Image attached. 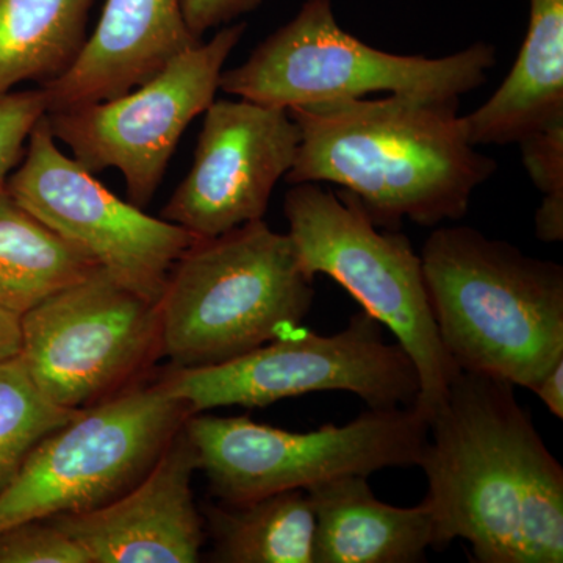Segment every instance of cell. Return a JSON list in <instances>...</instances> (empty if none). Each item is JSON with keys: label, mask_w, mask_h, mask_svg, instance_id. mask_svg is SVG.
<instances>
[{"label": "cell", "mask_w": 563, "mask_h": 563, "mask_svg": "<svg viewBox=\"0 0 563 563\" xmlns=\"http://www.w3.org/2000/svg\"><path fill=\"white\" fill-rule=\"evenodd\" d=\"M515 385L461 372L420 461L435 548L466 540L479 563H562L563 468Z\"/></svg>", "instance_id": "cell-1"}, {"label": "cell", "mask_w": 563, "mask_h": 563, "mask_svg": "<svg viewBox=\"0 0 563 563\" xmlns=\"http://www.w3.org/2000/svg\"><path fill=\"white\" fill-rule=\"evenodd\" d=\"M459 107L421 95L296 107L301 143L285 179L340 185L385 231L461 220L498 163L468 140Z\"/></svg>", "instance_id": "cell-2"}, {"label": "cell", "mask_w": 563, "mask_h": 563, "mask_svg": "<svg viewBox=\"0 0 563 563\" xmlns=\"http://www.w3.org/2000/svg\"><path fill=\"white\" fill-rule=\"evenodd\" d=\"M440 339L461 372L532 390L563 361V268L466 225L420 254Z\"/></svg>", "instance_id": "cell-3"}, {"label": "cell", "mask_w": 563, "mask_h": 563, "mask_svg": "<svg viewBox=\"0 0 563 563\" xmlns=\"http://www.w3.org/2000/svg\"><path fill=\"white\" fill-rule=\"evenodd\" d=\"M313 296L290 236L263 220L198 240L158 301L162 355L176 368L233 361L299 328Z\"/></svg>", "instance_id": "cell-4"}, {"label": "cell", "mask_w": 563, "mask_h": 563, "mask_svg": "<svg viewBox=\"0 0 563 563\" xmlns=\"http://www.w3.org/2000/svg\"><path fill=\"white\" fill-rule=\"evenodd\" d=\"M284 211L307 276L325 274L339 282L412 358L420 379L413 409L431 422L461 369L440 339L421 257L410 240L377 228L351 192L324 190L313 181L292 185Z\"/></svg>", "instance_id": "cell-5"}, {"label": "cell", "mask_w": 563, "mask_h": 563, "mask_svg": "<svg viewBox=\"0 0 563 563\" xmlns=\"http://www.w3.org/2000/svg\"><path fill=\"white\" fill-rule=\"evenodd\" d=\"M495 65L496 47L484 41L440 58L376 49L340 27L332 0H306L246 62L222 70L220 90L285 110L373 92L462 98Z\"/></svg>", "instance_id": "cell-6"}, {"label": "cell", "mask_w": 563, "mask_h": 563, "mask_svg": "<svg viewBox=\"0 0 563 563\" xmlns=\"http://www.w3.org/2000/svg\"><path fill=\"white\" fill-rule=\"evenodd\" d=\"M184 429L198 470L214 496L228 504L307 490L342 476L418 466L429 440V422L413 407L369 409L347 424L310 432L199 413L190 415Z\"/></svg>", "instance_id": "cell-7"}, {"label": "cell", "mask_w": 563, "mask_h": 563, "mask_svg": "<svg viewBox=\"0 0 563 563\" xmlns=\"http://www.w3.org/2000/svg\"><path fill=\"white\" fill-rule=\"evenodd\" d=\"M190 415L161 384L128 388L81 409L33 450L0 495V531L90 512L124 495L150 472Z\"/></svg>", "instance_id": "cell-8"}, {"label": "cell", "mask_w": 563, "mask_h": 563, "mask_svg": "<svg viewBox=\"0 0 563 563\" xmlns=\"http://www.w3.org/2000/svg\"><path fill=\"white\" fill-rule=\"evenodd\" d=\"M158 384L191 415L335 390L354 393L372 409H391L413 407L420 393L412 358L363 310L333 335L296 328L233 361L176 368Z\"/></svg>", "instance_id": "cell-9"}, {"label": "cell", "mask_w": 563, "mask_h": 563, "mask_svg": "<svg viewBox=\"0 0 563 563\" xmlns=\"http://www.w3.org/2000/svg\"><path fill=\"white\" fill-rule=\"evenodd\" d=\"M158 355V302L102 268L21 317L20 358L29 376L68 409H87L128 390Z\"/></svg>", "instance_id": "cell-10"}, {"label": "cell", "mask_w": 563, "mask_h": 563, "mask_svg": "<svg viewBox=\"0 0 563 563\" xmlns=\"http://www.w3.org/2000/svg\"><path fill=\"white\" fill-rule=\"evenodd\" d=\"M244 32L246 22H232L135 90L110 101L49 111L52 135L91 174L118 169L133 206H147L181 135L214 101L225 62Z\"/></svg>", "instance_id": "cell-11"}, {"label": "cell", "mask_w": 563, "mask_h": 563, "mask_svg": "<svg viewBox=\"0 0 563 563\" xmlns=\"http://www.w3.org/2000/svg\"><path fill=\"white\" fill-rule=\"evenodd\" d=\"M7 190L52 231L87 252L103 272L147 301H161L174 263L201 240L107 190L80 163L63 154L46 117L33 128Z\"/></svg>", "instance_id": "cell-12"}, {"label": "cell", "mask_w": 563, "mask_h": 563, "mask_svg": "<svg viewBox=\"0 0 563 563\" xmlns=\"http://www.w3.org/2000/svg\"><path fill=\"white\" fill-rule=\"evenodd\" d=\"M299 143L301 131L288 110L246 99L211 102L190 172L163 207V220L201 240L263 220Z\"/></svg>", "instance_id": "cell-13"}, {"label": "cell", "mask_w": 563, "mask_h": 563, "mask_svg": "<svg viewBox=\"0 0 563 563\" xmlns=\"http://www.w3.org/2000/svg\"><path fill=\"white\" fill-rule=\"evenodd\" d=\"M198 470L181 428L150 472L113 501L90 512L49 518L79 544L90 563H195L202 518L192 496Z\"/></svg>", "instance_id": "cell-14"}, {"label": "cell", "mask_w": 563, "mask_h": 563, "mask_svg": "<svg viewBox=\"0 0 563 563\" xmlns=\"http://www.w3.org/2000/svg\"><path fill=\"white\" fill-rule=\"evenodd\" d=\"M201 41L188 29L180 0H107L76 62L41 87L47 113L135 90Z\"/></svg>", "instance_id": "cell-15"}, {"label": "cell", "mask_w": 563, "mask_h": 563, "mask_svg": "<svg viewBox=\"0 0 563 563\" xmlns=\"http://www.w3.org/2000/svg\"><path fill=\"white\" fill-rule=\"evenodd\" d=\"M314 512L313 563H417L435 548L424 501L396 507L374 496L365 476L307 488Z\"/></svg>", "instance_id": "cell-16"}, {"label": "cell", "mask_w": 563, "mask_h": 563, "mask_svg": "<svg viewBox=\"0 0 563 563\" xmlns=\"http://www.w3.org/2000/svg\"><path fill=\"white\" fill-rule=\"evenodd\" d=\"M528 2V32L512 69L490 99L463 117L474 146L518 144L563 122V0Z\"/></svg>", "instance_id": "cell-17"}, {"label": "cell", "mask_w": 563, "mask_h": 563, "mask_svg": "<svg viewBox=\"0 0 563 563\" xmlns=\"http://www.w3.org/2000/svg\"><path fill=\"white\" fill-rule=\"evenodd\" d=\"M99 268L0 188V306L22 317Z\"/></svg>", "instance_id": "cell-18"}, {"label": "cell", "mask_w": 563, "mask_h": 563, "mask_svg": "<svg viewBox=\"0 0 563 563\" xmlns=\"http://www.w3.org/2000/svg\"><path fill=\"white\" fill-rule=\"evenodd\" d=\"M95 0H0V95L58 79L87 41Z\"/></svg>", "instance_id": "cell-19"}, {"label": "cell", "mask_w": 563, "mask_h": 563, "mask_svg": "<svg viewBox=\"0 0 563 563\" xmlns=\"http://www.w3.org/2000/svg\"><path fill=\"white\" fill-rule=\"evenodd\" d=\"M213 558L228 563H313L314 512L307 490L211 506Z\"/></svg>", "instance_id": "cell-20"}, {"label": "cell", "mask_w": 563, "mask_h": 563, "mask_svg": "<svg viewBox=\"0 0 563 563\" xmlns=\"http://www.w3.org/2000/svg\"><path fill=\"white\" fill-rule=\"evenodd\" d=\"M80 410L51 401L29 376L20 355L0 362V495L10 487L29 455Z\"/></svg>", "instance_id": "cell-21"}, {"label": "cell", "mask_w": 563, "mask_h": 563, "mask_svg": "<svg viewBox=\"0 0 563 563\" xmlns=\"http://www.w3.org/2000/svg\"><path fill=\"white\" fill-rule=\"evenodd\" d=\"M526 172L542 206L536 213V233L544 243L563 240V122L533 132L520 143Z\"/></svg>", "instance_id": "cell-22"}, {"label": "cell", "mask_w": 563, "mask_h": 563, "mask_svg": "<svg viewBox=\"0 0 563 563\" xmlns=\"http://www.w3.org/2000/svg\"><path fill=\"white\" fill-rule=\"evenodd\" d=\"M0 563H90L79 544L49 520H32L0 531Z\"/></svg>", "instance_id": "cell-23"}, {"label": "cell", "mask_w": 563, "mask_h": 563, "mask_svg": "<svg viewBox=\"0 0 563 563\" xmlns=\"http://www.w3.org/2000/svg\"><path fill=\"white\" fill-rule=\"evenodd\" d=\"M46 113V95L41 88L0 95V188L5 187L14 166L21 162L33 128Z\"/></svg>", "instance_id": "cell-24"}, {"label": "cell", "mask_w": 563, "mask_h": 563, "mask_svg": "<svg viewBox=\"0 0 563 563\" xmlns=\"http://www.w3.org/2000/svg\"><path fill=\"white\" fill-rule=\"evenodd\" d=\"M263 0H180L181 13L192 35L202 40L203 33L221 29L257 10Z\"/></svg>", "instance_id": "cell-25"}, {"label": "cell", "mask_w": 563, "mask_h": 563, "mask_svg": "<svg viewBox=\"0 0 563 563\" xmlns=\"http://www.w3.org/2000/svg\"><path fill=\"white\" fill-rule=\"evenodd\" d=\"M555 418H563V361L555 363L532 388Z\"/></svg>", "instance_id": "cell-26"}, {"label": "cell", "mask_w": 563, "mask_h": 563, "mask_svg": "<svg viewBox=\"0 0 563 563\" xmlns=\"http://www.w3.org/2000/svg\"><path fill=\"white\" fill-rule=\"evenodd\" d=\"M21 352V317L0 306V362L18 357Z\"/></svg>", "instance_id": "cell-27"}]
</instances>
